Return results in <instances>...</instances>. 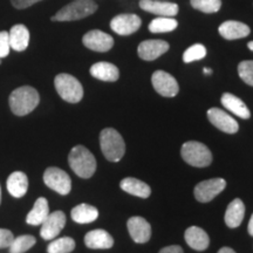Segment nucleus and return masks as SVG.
<instances>
[{
    "mask_svg": "<svg viewBox=\"0 0 253 253\" xmlns=\"http://www.w3.org/2000/svg\"><path fill=\"white\" fill-rule=\"evenodd\" d=\"M84 244L93 250H107L113 248L114 239L107 231L93 230L84 236Z\"/></svg>",
    "mask_w": 253,
    "mask_h": 253,
    "instance_id": "obj_19",
    "label": "nucleus"
},
{
    "mask_svg": "<svg viewBox=\"0 0 253 253\" xmlns=\"http://www.w3.org/2000/svg\"><path fill=\"white\" fill-rule=\"evenodd\" d=\"M248 47L253 52V41H250V42L248 43Z\"/></svg>",
    "mask_w": 253,
    "mask_h": 253,
    "instance_id": "obj_41",
    "label": "nucleus"
},
{
    "mask_svg": "<svg viewBox=\"0 0 253 253\" xmlns=\"http://www.w3.org/2000/svg\"><path fill=\"white\" fill-rule=\"evenodd\" d=\"M0 63H1V59H0Z\"/></svg>",
    "mask_w": 253,
    "mask_h": 253,
    "instance_id": "obj_43",
    "label": "nucleus"
},
{
    "mask_svg": "<svg viewBox=\"0 0 253 253\" xmlns=\"http://www.w3.org/2000/svg\"><path fill=\"white\" fill-rule=\"evenodd\" d=\"M160 253H184L183 252V249L178 245H171V246H167V248L162 249L160 251Z\"/></svg>",
    "mask_w": 253,
    "mask_h": 253,
    "instance_id": "obj_37",
    "label": "nucleus"
},
{
    "mask_svg": "<svg viewBox=\"0 0 253 253\" xmlns=\"http://www.w3.org/2000/svg\"><path fill=\"white\" fill-rule=\"evenodd\" d=\"M82 42L87 48L100 53L108 52L114 46L113 37L99 30H93L84 34L82 38Z\"/></svg>",
    "mask_w": 253,
    "mask_h": 253,
    "instance_id": "obj_10",
    "label": "nucleus"
},
{
    "mask_svg": "<svg viewBox=\"0 0 253 253\" xmlns=\"http://www.w3.org/2000/svg\"><path fill=\"white\" fill-rule=\"evenodd\" d=\"M248 231H249L250 236H252V237H253V214L251 216V219H250V221H249Z\"/></svg>",
    "mask_w": 253,
    "mask_h": 253,
    "instance_id": "obj_38",
    "label": "nucleus"
},
{
    "mask_svg": "<svg viewBox=\"0 0 253 253\" xmlns=\"http://www.w3.org/2000/svg\"><path fill=\"white\" fill-rule=\"evenodd\" d=\"M219 34L226 40H236L246 38L251 33V30L248 25L239 23V21L229 20L223 23L219 26Z\"/></svg>",
    "mask_w": 253,
    "mask_h": 253,
    "instance_id": "obj_18",
    "label": "nucleus"
},
{
    "mask_svg": "<svg viewBox=\"0 0 253 253\" xmlns=\"http://www.w3.org/2000/svg\"><path fill=\"white\" fill-rule=\"evenodd\" d=\"M238 74L246 84L253 87V60L240 62L238 66Z\"/></svg>",
    "mask_w": 253,
    "mask_h": 253,
    "instance_id": "obj_33",
    "label": "nucleus"
},
{
    "mask_svg": "<svg viewBox=\"0 0 253 253\" xmlns=\"http://www.w3.org/2000/svg\"><path fill=\"white\" fill-rule=\"evenodd\" d=\"M177 26L178 23L172 17H160L149 24V31L151 33H167L176 30Z\"/></svg>",
    "mask_w": 253,
    "mask_h": 253,
    "instance_id": "obj_28",
    "label": "nucleus"
},
{
    "mask_svg": "<svg viewBox=\"0 0 253 253\" xmlns=\"http://www.w3.org/2000/svg\"><path fill=\"white\" fill-rule=\"evenodd\" d=\"M75 249V240L71 237H62V238L53 240L47 248L48 253H71Z\"/></svg>",
    "mask_w": 253,
    "mask_h": 253,
    "instance_id": "obj_29",
    "label": "nucleus"
},
{
    "mask_svg": "<svg viewBox=\"0 0 253 253\" xmlns=\"http://www.w3.org/2000/svg\"><path fill=\"white\" fill-rule=\"evenodd\" d=\"M14 236L9 230L0 229V249L9 248L13 242Z\"/></svg>",
    "mask_w": 253,
    "mask_h": 253,
    "instance_id": "obj_35",
    "label": "nucleus"
},
{
    "mask_svg": "<svg viewBox=\"0 0 253 253\" xmlns=\"http://www.w3.org/2000/svg\"><path fill=\"white\" fill-rule=\"evenodd\" d=\"M43 182L49 189L54 190L58 194L66 196L71 192L72 181L66 171L59 168H48L43 173Z\"/></svg>",
    "mask_w": 253,
    "mask_h": 253,
    "instance_id": "obj_7",
    "label": "nucleus"
},
{
    "mask_svg": "<svg viewBox=\"0 0 253 253\" xmlns=\"http://www.w3.org/2000/svg\"><path fill=\"white\" fill-rule=\"evenodd\" d=\"M226 186L225 179L211 178L198 183L195 188V197L201 203H208L220 194Z\"/></svg>",
    "mask_w": 253,
    "mask_h": 253,
    "instance_id": "obj_8",
    "label": "nucleus"
},
{
    "mask_svg": "<svg viewBox=\"0 0 253 253\" xmlns=\"http://www.w3.org/2000/svg\"><path fill=\"white\" fill-rule=\"evenodd\" d=\"M191 6L195 9L204 13H216L220 9V0H190Z\"/></svg>",
    "mask_w": 253,
    "mask_h": 253,
    "instance_id": "obj_31",
    "label": "nucleus"
},
{
    "mask_svg": "<svg viewBox=\"0 0 253 253\" xmlns=\"http://www.w3.org/2000/svg\"><path fill=\"white\" fill-rule=\"evenodd\" d=\"M140 7L145 12L160 17H175L178 13V5L173 2H162L157 0H140Z\"/></svg>",
    "mask_w": 253,
    "mask_h": 253,
    "instance_id": "obj_16",
    "label": "nucleus"
},
{
    "mask_svg": "<svg viewBox=\"0 0 253 253\" xmlns=\"http://www.w3.org/2000/svg\"><path fill=\"white\" fill-rule=\"evenodd\" d=\"M185 242L190 248L196 250V251H204L209 248L210 244V238L209 235L203 229L198 226H190L186 229L184 235Z\"/></svg>",
    "mask_w": 253,
    "mask_h": 253,
    "instance_id": "obj_17",
    "label": "nucleus"
},
{
    "mask_svg": "<svg viewBox=\"0 0 253 253\" xmlns=\"http://www.w3.org/2000/svg\"><path fill=\"white\" fill-rule=\"evenodd\" d=\"M181 155L186 163L196 168L209 167L212 162L211 151L201 142H185L181 149Z\"/></svg>",
    "mask_w": 253,
    "mask_h": 253,
    "instance_id": "obj_5",
    "label": "nucleus"
},
{
    "mask_svg": "<svg viewBox=\"0 0 253 253\" xmlns=\"http://www.w3.org/2000/svg\"><path fill=\"white\" fill-rule=\"evenodd\" d=\"M68 163L72 170L81 178H90L96 171V160L84 145H77L71 150Z\"/></svg>",
    "mask_w": 253,
    "mask_h": 253,
    "instance_id": "obj_2",
    "label": "nucleus"
},
{
    "mask_svg": "<svg viewBox=\"0 0 253 253\" xmlns=\"http://www.w3.org/2000/svg\"><path fill=\"white\" fill-rule=\"evenodd\" d=\"M205 55H207V48L201 43H196L185 50L183 54V61L185 63L194 62L197 60H202Z\"/></svg>",
    "mask_w": 253,
    "mask_h": 253,
    "instance_id": "obj_32",
    "label": "nucleus"
},
{
    "mask_svg": "<svg viewBox=\"0 0 253 253\" xmlns=\"http://www.w3.org/2000/svg\"><path fill=\"white\" fill-rule=\"evenodd\" d=\"M96 9L97 5L91 0H75L62 7L55 15H53L52 21L80 20V19L94 14Z\"/></svg>",
    "mask_w": 253,
    "mask_h": 253,
    "instance_id": "obj_4",
    "label": "nucleus"
},
{
    "mask_svg": "<svg viewBox=\"0 0 253 253\" xmlns=\"http://www.w3.org/2000/svg\"><path fill=\"white\" fill-rule=\"evenodd\" d=\"M37 240L33 236L24 235L19 236L13 239L11 246H9V253H25L28 250L36 245Z\"/></svg>",
    "mask_w": 253,
    "mask_h": 253,
    "instance_id": "obj_30",
    "label": "nucleus"
},
{
    "mask_svg": "<svg viewBox=\"0 0 253 253\" xmlns=\"http://www.w3.org/2000/svg\"><path fill=\"white\" fill-rule=\"evenodd\" d=\"M100 145L104 157L110 162H119L126 153L122 136L113 128H106L100 134Z\"/></svg>",
    "mask_w": 253,
    "mask_h": 253,
    "instance_id": "obj_3",
    "label": "nucleus"
},
{
    "mask_svg": "<svg viewBox=\"0 0 253 253\" xmlns=\"http://www.w3.org/2000/svg\"><path fill=\"white\" fill-rule=\"evenodd\" d=\"M120 186L126 192L136 196V197L148 198L151 194L150 186L147 183L142 182L140 179L132 178V177H126V178L122 179L121 183H120Z\"/></svg>",
    "mask_w": 253,
    "mask_h": 253,
    "instance_id": "obj_25",
    "label": "nucleus"
},
{
    "mask_svg": "<svg viewBox=\"0 0 253 253\" xmlns=\"http://www.w3.org/2000/svg\"><path fill=\"white\" fill-rule=\"evenodd\" d=\"M55 89L61 99L69 103L80 102L84 97V88L77 78L69 74H59L54 80Z\"/></svg>",
    "mask_w": 253,
    "mask_h": 253,
    "instance_id": "obj_6",
    "label": "nucleus"
},
{
    "mask_svg": "<svg viewBox=\"0 0 253 253\" xmlns=\"http://www.w3.org/2000/svg\"><path fill=\"white\" fill-rule=\"evenodd\" d=\"M151 84L158 94L166 97H173L178 94L179 87L176 79L169 73L156 71L151 77Z\"/></svg>",
    "mask_w": 253,
    "mask_h": 253,
    "instance_id": "obj_9",
    "label": "nucleus"
},
{
    "mask_svg": "<svg viewBox=\"0 0 253 253\" xmlns=\"http://www.w3.org/2000/svg\"><path fill=\"white\" fill-rule=\"evenodd\" d=\"M66 225V214L62 211H54L41 224L40 236L45 240H52L59 236Z\"/></svg>",
    "mask_w": 253,
    "mask_h": 253,
    "instance_id": "obj_11",
    "label": "nucleus"
},
{
    "mask_svg": "<svg viewBox=\"0 0 253 253\" xmlns=\"http://www.w3.org/2000/svg\"><path fill=\"white\" fill-rule=\"evenodd\" d=\"M91 77L101 81L115 82L119 80L120 72L115 65L109 62H97L90 67Z\"/></svg>",
    "mask_w": 253,
    "mask_h": 253,
    "instance_id": "obj_21",
    "label": "nucleus"
},
{
    "mask_svg": "<svg viewBox=\"0 0 253 253\" xmlns=\"http://www.w3.org/2000/svg\"><path fill=\"white\" fill-rule=\"evenodd\" d=\"M0 203H1V186H0Z\"/></svg>",
    "mask_w": 253,
    "mask_h": 253,
    "instance_id": "obj_42",
    "label": "nucleus"
},
{
    "mask_svg": "<svg viewBox=\"0 0 253 253\" xmlns=\"http://www.w3.org/2000/svg\"><path fill=\"white\" fill-rule=\"evenodd\" d=\"M245 216V205L242 199L236 198L229 204L225 212V224L231 229H236L242 224Z\"/></svg>",
    "mask_w": 253,
    "mask_h": 253,
    "instance_id": "obj_22",
    "label": "nucleus"
},
{
    "mask_svg": "<svg viewBox=\"0 0 253 253\" xmlns=\"http://www.w3.org/2000/svg\"><path fill=\"white\" fill-rule=\"evenodd\" d=\"M39 102V93L30 86L19 87L9 95V107L14 115L18 116H25L33 112Z\"/></svg>",
    "mask_w": 253,
    "mask_h": 253,
    "instance_id": "obj_1",
    "label": "nucleus"
},
{
    "mask_svg": "<svg viewBox=\"0 0 253 253\" xmlns=\"http://www.w3.org/2000/svg\"><path fill=\"white\" fill-rule=\"evenodd\" d=\"M169 50V43L163 40H145L137 48L138 56L145 61H153Z\"/></svg>",
    "mask_w": 253,
    "mask_h": 253,
    "instance_id": "obj_15",
    "label": "nucleus"
},
{
    "mask_svg": "<svg viewBox=\"0 0 253 253\" xmlns=\"http://www.w3.org/2000/svg\"><path fill=\"white\" fill-rule=\"evenodd\" d=\"M9 49H11V45H9L8 32H0V59L7 56L9 54Z\"/></svg>",
    "mask_w": 253,
    "mask_h": 253,
    "instance_id": "obj_34",
    "label": "nucleus"
},
{
    "mask_svg": "<svg viewBox=\"0 0 253 253\" xmlns=\"http://www.w3.org/2000/svg\"><path fill=\"white\" fill-rule=\"evenodd\" d=\"M7 190L14 198H21L28 190V178L24 172L14 171L7 178Z\"/></svg>",
    "mask_w": 253,
    "mask_h": 253,
    "instance_id": "obj_24",
    "label": "nucleus"
},
{
    "mask_svg": "<svg viewBox=\"0 0 253 253\" xmlns=\"http://www.w3.org/2000/svg\"><path fill=\"white\" fill-rule=\"evenodd\" d=\"M220 101H221V104H223L229 112L233 113L237 116H239L240 119L248 120L250 119V116H251V113H250L248 106H246V104L243 102L239 97H237L236 95L225 93L223 94Z\"/></svg>",
    "mask_w": 253,
    "mask_h": 253,
    "instance_id": "obj_23",
    "label": "nucleus"
},
{
    "mask_svg": "<svg viewBox=\"0 0 253 253\" xmlns=\"http://www.w3.org/2000/svg\"><path fill=\"white\" fill-rule=\"evenodd\" d=\"M129 235L131 239L137 244H144V243L149 242L151 237V226L144 218L142 217H131L129 218L128 223Z\"/></svg>",
    "mask_w": 253,
    "mask_h": 253,
    "instance_id": "obj_14",
    "label": "nucleus"
},
{
    "mask_svg": "<svg viewBox=\"0 0 253 253\" xmlns=\"http://www.w3.org/2000/svg\"><path fill=\"white\" fill-rule=\"evenodd\" d=\"M49 214V207L48 202L46 198L40 197L37 199V202L34 203V207L32 210L28 212L26 217L27 224L30 225H41L43 223V220L48 217Z\"/></svg>",
    "mask_w": 253,
    "mask_h": 253,
    "instance_id": "obj_26",
    "label": "nucleus"
},
{
    "mask_svg": "<svg viewBox=\"0 0 253 253\" xmlns=\"http://www.w3.org/2000/svg\"><path fill=\"white\" fill-rule=\"evenodd\" d=\"M218 253H236L231 248H221Z\"/></svg>",
    "mask_w": 253,
    "mask_h": 253,
    "instance_id": "obj_39",
    "label": "nucleus"
},
{
    "mask_svg": "<svg viewBox=\"0 0 253 253\" xmlns=\"http://www.w3.org/2000/svg\"><path fill=\"white\" fill-rule=\"evenodd\" d=\"M41 1V0H11L12 5L18 9H24L30 7V6L37 4V2Z\"/></svg>",
    "mask_w": 253,
    "mask_h": 253,
    "instance_id": "obj_36",
    "label": "nucleus"
},
{
    "mask_svg": "<svg viewBox=\"0 0 253 253\" xmlns=\"http://www.w3.org/2000/svg\"><path fill=\"white\" fill-rule=\"evenodd\" d=\"M208 119L216 128L219 130L227 132V134H235L238 131L239 125L232 116L219 108H211L208 110Z\"/></svg>",
    "mask_w": 253,
    "mask_h": 253,
    "instance_id": "obj_13",
    "label": "nucleus"
},
{
    "mask_svg": "<svg viewBox=\"0 0 253 253\" xmlns=\"http://www.w3.org/2000/svg\"><path fill=\"white\" fill-rule=\"evenodd\" d=\"M203 72H204V74H211V73H212V71H211V69H209V68H204Z\"/></svg>",
    "mask_w": 253,
    "mask_h": 253,
    "instance_id": "obj_40",
    "label": "nucleus"
},
{
    "mask_svg": "<svg viewBox=\"0 0 253 253\" xmlns=\"http://www.w3.org/2000/svg\"><path fill=\"white\" fill-rule=\"evenodd\" d=\"M72 219L79 224H88L96 220L99 217L97 209L89 204H80L75 207L71 212Z\"/></svg>",
    "mask_w": 253,
    "mask_h": 253,
    "instance_id": "obj_27",
    "label": "nucleus"
},
{
    "mask_svg": "<svg viewBox=\"0 0 253 253\" xmlns=\"http://www.w3.org/2000/svg\"><path fill=\"white\" fill-rule=\"evenodd\" d=\"M9 45L17 52H23L30 43V31L25 25H14L9 31Z\"/></svg>",
    "mask_w": 253,
    "mask_h": 253,
    "instance_id": "obj_20",
    "label": "nucleus"
},
{
    "mask_svg": "<svg viewBox=\"0 0 253 253\" xmlns=\"http://www.w3.org/2000/svg\"><path fill=\"white\" fill-rule=\"evenodd\" d=\"M141 18L136 14H120L110 21V28L119 36H130L141 27Z\"/></svg>",
    "mask_w": 253,
    "mask_h": 253,
    "instance_id": "obj_12",
    "label": "nucleus"
}]
</instances>
